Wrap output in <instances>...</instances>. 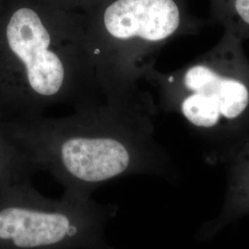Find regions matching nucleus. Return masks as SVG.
I'll use <instances>...</instances> for the list:
<instances>
[{"instance_id": "nucleus-1", "label": "nucleus", "mask_w": 249, "mask_h": 249, "mask_svg": "<svg viewBox=\"0 0 249 249\" xmlns=\"http://www.w3.org/2000/svg\"><path fill=\"white\" fill-rule=\"evenodd\" d=\"M73 110L68 116L26 119L16 132L34 168L50 174L64 192L92 196L119 178H175L174 163L155 136L158 107L150 92L140 87L103 94Z\"/></svg>"}, {"instance_id": "nucleus-2", "label": "nucleus", "mask_w": 249, "mask_h": 249, "mask_svg": "<svg viewBox=\"0 0 249 249\" xmlns=\"http://www.w3.org/2000/svg\"><path fill=\"white\" fill-rule=\"evenodd\" d=\"M158 108L180 116L202 143L211 163H227L249 142V59L243 41L227 32L182 68L147 77Z\"/></svg>"}, {"instance_id": "nucleus-3", "label": "nucleus", "mask_w": 249, "mask_h": 249, "mask_svg": "<svg viewBox=\"0 0 249 249\" xmlns=\"http://www.w3.org/2000/svg\"><path fill=\"white\" fill-rule=\"evenodd\" d=\"M50 18L22 7L4 31L2 43L14 66L9 80L26 119L44 116L54 106L75 107L103 94L84 26Z\"/></svg>"}, {"instance_id": "nucleus-4", "label": "nucleus", "mask_w": 249, "mask_h": 249, "mask_svg": "<svg viewBox=\"0 0 249 249\" xmlns=\"http://www.w3.org/2000/svg\"><path fill=\"white\" fill-rule=\"evenodd\" d=\"M207 23L191 12L190 0H114L97 23L84 26L102 92L141 87L165 45Z\"/></svg>"}, {"instance_id": "nucleus-5", "label": "nucleus", "mask_w": 249, "mask_h": 249, "mask_svg": "<svg viewBox=\"0 0 249 249\" xmlns=\"http://www.w3.org/2000/svg\"><path fill=\"white\" fill-rule=\"evenodd\" d=\"M0 249H104L116 205L64 192L41 194L29 178L2 187Z\"/></svg>"}, {"instance_id": "nucleus-6", "label": "nucleus", "mask_w": 249, "mask_h": 249, "mask_svg": "<svg viewBox=\"0 0 249 249\" xmlns=\"http://www.w3.org/2000/svg\"><path fill=\"white\" fill-rule=\"evenodd\" d=\"M227 186L219 214L198 231L201 240L211 239L231 223L249 215V142L227 162Z\"/></svg>"}, {"instance_id": "nucleus-7", "label": "nucleus", "mask_w": 249, "mask_h": 249, "mask_svg": "<svg viewBox=\"0 0 249 249\" xmlns=\"http://www.w3.org/2000/svg\"><path fill=\"white\" fill-rule=\"evenodd\" d=\"M214 21L243 42L249 39V0H210Z\"/></svg>"}]
</instances>
